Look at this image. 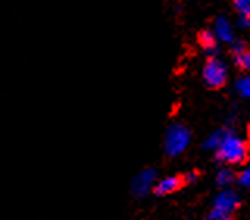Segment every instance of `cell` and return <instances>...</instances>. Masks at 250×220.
<instances>
[{
    "label": "cell",
    "instance_id": "7c38bea8",
    "mask_svg": "<svg viewBox=\"0 0 250 220\" xmlns=\"http://www.w3.org/2000/svg\"><path fill=\"white\" fill-rule=\"evenodd\" d=\"M234 62H236V66L239 69L250 72V49H246L242 53L236 55V57H234Z\"/></svg>",
    "mask_w": 250,
    "mask_h": 220
},
{
    "label": "cell",
    "instance_id": "e0dca14e",
    "mask_svg": "<svg viewBox=\"0 0 250 220\" xmlns=\"http://www.w3.org/2000/svg\"><path fill=\"white\" fill-rule=\"evenodd\" d=\"M246 49H247V47H246L244 42H233V45H231V52H233L234 57H236V55H239V53H242Z\"/></svg>",
    "mask_w": 250,
    "mask_h": 220
},
{
    "label": "cell",
    "instance_id": "9c48e42d",
    "mask_svg": "<svg viewBox=\"0 0 250 220\" xmlns=\"http://www.w3.org/2000/svg\"><path fill=\"white\" fill-rule=\"evenodd\" d=\"M236 183V175L230 167H222L216 175V184L221 189H230V186Z\"/></svg>",
    "mask_w": 250,
    "mask_h": 220
},
{
    "label": "cell",
    "instance_id": "2e32d148",
    "mask_svg": "<svg viewBox=\"0 0 250 220\" xmlns=\"http://www.w3.org/2000/svg\"><path fill=\"white\" fill-rule=\"evenodd\" d=\"M182 178H183L185 186H188V184H194V183L199 180V174H197L195 170H189V172H186L185 175H182Z\"/></svg>",
    "mask_w": 250,
    "mask_h": 220
},
{
    "label": "cell",
    "instance_id": "8fae6325",
    "mask_svg": "<svg viewBox=\"0 0 250 220\" xmlns=\"http://www.w3.org/2000/svg\"><path fill=\"white\" fill-rule=\"evenodd\" d=\"M236 92L239 94L241 97L244 99H250V75L247 77H241L239 80L236 81Z\"/></svg>",
    "mask_w": 250,
    "mask_h": 220
},
{
    "label": "cell",
    "instance_id": "277c9868",
    "mask_svg": "<svg viewBox=\"0 0 250 220\" xmlns=\"http://www.w3.org/2000/svg\"><path fill=\"white\" fill-rule=\"evenodd\" d=\"M158 181V174L152 167L143 169L131 181V192L135 197H144L150 191H153L155 183Z\"/></svg>",
    "mask_w": 250,
    "mask_h": 220
},
{
    "label": "cell",
    "instance_id": "6da1fadb",
    "mask_svg": "<svg viewBox=\"0 0 250 220\" xmlns=\"http://www.w3.org/2000/svg\"><path fill=\"white\" fill-rule=\"evenodd\" d=\"M216 160L221 161L227 166H239V164L246 162L247 155H249V147L247 142L236 133L227 128V133L222 139L221 145L216 150Z\"/></svg>",
    "mask_w": 250,
    "mask_h": 220
},
{
    "label": "cell",
    "instance_id": "ba28073f",
    "mask_svg": "<svg viewBox=\"0 0 250 220\" xmlns=\"http://www.w3.org/2000/svg\"><path fill=\"white\" fill-rule=\"evenodd\" d=\"M199 42L200 45L205 49V52L211 57H214L217 52V38L214 36V33L211 30H203L199 35Z\"/></svg>",
    "mask_w": 250,
    "mask_h": 220
},
{
    "label": "cell",
    "instance_id": "8992f818",
    "mask_svg": "<svg viewBox=\"0 0 250 220\" xmlns=\"http://www.w3.org/2000/svg\"><path fill=\"white\" fill-rule=\"evenodd\" d=\"M185 186L182 175H170V177H164L155 183L153 186V194L158 195V197H166L177 191H180Z\"/></svg>",
    "mask_w": 250,
    "mask_h": 220
},
{
    "label": "cell",
    "instance_id": "52a82bcc",
    "mask_svg": "<svg viewBox=\"0 0 250 220\" xmlns=\"http://www.w3.org/2000/svg\"><path fill=\"white\" fill-rule=\"evenodd\" d=\"M213 33L217 38V41H222V42H227V44L233 42V27H231L230 20L227 18L216 19Z\"/></svg>",
    "mask_w": 250,
    "mask_h": 220
},
{
    "label": "cell",
    "instance_id": "5b68a950",
    "mask_svg": "<svg viewBox=\"0 0 250 220\" xmlns=\"http://www.w3.org/2000/svg\"><path fill=\"white\" fill-rule=\"evenodd\" d=\"M241 206V199L239 195L231 191V189H222L219 192L214 200H213V205L211 208H216V209H221V211H225V213L229 214H233L239 209Z\"/></svg>",
    "mask_w": 250,
    "mask_h": 220
},
{
    "label": "cell",
    "instance_id": "30bf717a",
    "mask_svg": "<svg viewBox=\"0 0 250 220\" xmlns=\"http://www.w3.org/2000/svg\"><path fill=\"white\" fill-rule=\"evenodd\" d=\"M227 133V128H221V130H216L213 131L211 135L207 138V140L203 142V148H208V150H216V148L221 145L222 139Z\"/></svg>",
    "mask_w": 250,
    "mask_h": 220
},
{
    "label": "cell",
    "instance_id": "7a4b0ae2",
    "mask_svg": "<svg viewBox=\"0 0 250 220\" xmlns=\"http://www.w3.org/2000/svg\"><path fill=\"white\" fill-rule=\"evenodd\" d=\"M191 142V133L185 125L174 123L170 125L164 136V153L169 158H175V156L182 155L188 145Z\"/></svg>",
    "mask_w": 250,
    "mask_h": 220
},
{
    "label": "cell",
    "instance_id": "4fadbf2b",
    "mask_svg": "<svg viewBox=\"0 0 250 220\" xmlns=\"http://www.w3.org/2000/svg\"><path fill=\"white\" fill-rule=\"evenodd\" d=\"M205 220H233V214H229V213H225V211L216 209V208H211Z\"/></svg>",
    "mask_w": 250,
    "mask_h": 220
},
{
    "label": "cell",
    "instance_id": "9a60e30c",
    "mask_svg": "<svg viewBox=\"0 0 250 220\" xmlns=\"http://www.w3.org/2000/svg\"><path fill=\"white\" fill-rule=\"evenodd\" d=\"M236 183L242 187H249L250 186V166L246 169H242L239 172V175H236Z\"/></svg>",
    "mask_w": 250,
    "mask_h": 220
},
{
    "label": "cell",
    "instance_id": "5bb4252c",
    "mask_svg": "<svg viewBox=\"0 0 250 220\" xmlns=\"http://www.w3.org/2000/svg\"><path fill=\"white\" fill-rule=\"evenodd\" d=\"M233 5L239 16L250 18V0H233Z\"/></svg>",
    "mask_w": 250,
    "mask_h": 220
},
{
    "label": "cell",
    "instance_id": "ac0fdd59",
    "mask_svg": "<svg viewBox=\"0 0 250 220\" xmlns=\"http://www.w3.org/2000/svg\"><path fill=\"white\" fill-rule=\"evenodd\" d=\"M238 27H241V28H250V18L239 16V18H238Z\"/></svg>",
    "mask_w": 250,
    "mask_h": 220
},
{
    "label": "cell",
    "instance_id": "3957f363",
    "mask_svg": "<svg viewBox=\"0 0 250 220\" xmlns=\"http://www.w3.org/2000/svg\"><path fill=\"white\" fill-rule=\"evenodd\" d=\"M203 80L213 89L222 88L227 80H229V70H227L224 61L216 57L208 58L205 67H203Z\"/></svg>",
    "mask_w": 250,
    "mask_h": 220
}]
</instances>
